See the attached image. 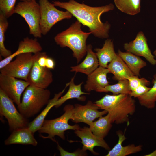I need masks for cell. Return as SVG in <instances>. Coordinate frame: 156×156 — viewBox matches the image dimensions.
I'll use <instances>...</instances> for the list:
<instances>
[{
	"label": "cell",
	"mask_w": 156,
	"mask_h": 156,
	"mask_svg": "<svg viewBox=\"0 0 156 156\" xmlns=\"http://www.w3.org/2000/svg\"><path fill=\"white\" fill-rule=\"evenodd\" d=\"M53 3L55 6L70 12L81 24L88 27L89 31L95 37L101 38L109 37L110 24L107 21L103 23L100 17L103 14L114 9L112 4L93 7L83 3H79L75 0H69L66 2L54 1Z\"/></svg>",
	"instance_id": "obj_1"
},
{
	"label": "cell",
	"mask_w": 156,
	"mask_h": 156,
	"mask_svg": "<svg viewBox=\"0 0 156 156\" xmlns=\"http://www.w3.org/2000/svg\"><path fill=\"white\" fill-rule=\"evenodd\" d=\"M135 101L129 94H106L95 102L99 109L107 111L112 123L117 124L127 122L129 117L136 110Z\"/></svg>",
	"instance_id": "obj_2"
},
{
	"label": "cell",
	"mask_w": 156,
	"mask_h": 156,
	"mask_svg": "<svg viewBox=\"0 0 156 156\" xmlns=\"http://www.w3.org/2000/svg\"><path fill=\"white\" fill-rule=\"evenodd\" d=\"M81 23L76 21L67 29L54 37L55 42L61 47H67L72 51L73 55L79 63L87 53L86 41L91 32H85L81 29Z\"/></svg>",
	"instance_id": "obj_3"
},
{
	"label": "cell",
	"mask_w": 156,
	"mask_h": 156,
	"mask_svg": "<svg viewBox=\"0 0 156 156\" xmlns=\"http://www.w3.org/2000/svg\"><path fill=\"white\" fill-rule=\"evenodd\" d=\"M51 95L50 91L29 85L24 92L20 104L17 106L20 112L28 118L37 114L48 103Z\"/></svg>",
	"instance_id": "obj_4"
},
{
	"label": "cell",
	"mask_w": 156,
	"mask_h": 156,
	"mask_svg": "<svg viewBox=\"0 0 156 156\" xmlns=\"http://www.w3.org/2000/svg\"><path fill=\"white\" fill-rule=\"evenodd\" d=\"M74 106L68 104L64 108V113L60 117L52 120H45L42 126L38 131L40 133H47L48 135L40 136L44 138H48L57 142L54 138L57 136L63 140L65 139V131L67 130H76L80 127L77 124L71 125L68 124V121L72 118Z\"/></svg>",
	"instance_id": "obj_5"
},
{
	"label": "cell",
	"mask_w": 156,
	"mask_h": 156,
	"mask_svg": "<svg viewBox=\"0 0 156 156\" xmlns=\"http://www.w3.org/2000/svg\"><path fill=\"white\" fill-rule=\"evenodd\" d=\"M40 11V28L42 34L45 35L58 22L69 19L73 16L69 11L59 10L48 0H39Z\"/></svg>",
	"instance_id": "obj_6"
},
{
	"label": "cell",
	"mask_w": 156,
	"mask_h": 156,
	"mask_svg": "<svg viewBox=\"0 0 156 156\" xmlns=\"http://www.w3.org/2000/svg\"><path fill=\"white\" fill-rule=\"evenodd\" d=\"M14 13L19 15L24 19L28 25L30 34L36 38L41 37L40 7L36 1H21L15 6Z\"/></svg>",
	"instance_id": "obj_7"
},
{
	"label": "cell",
	"mask_w": 156,
	"mask_h": 156,
	"mask_svg": "<svg viewBox=\"0 0 156 156\" xmlns=\"http://www.w3.org/2000/svg\"><path fill=\"white\" fill-rule=\"evenodd\" d=\"M37 53H27L17 56L15 60L0 69L1 73L27 81Z\"/></svg>",
	"instance_id": "obj_8"
},
{
	"label": "cell",
	"mask_w": 156,
	"mask_h": 156,
	"mask_svg": "<svg viewBox=\"0 0 156 156\" xmlns=\"http://www.w3.org/2000/svg\"><path fill=\"white\" fill-rule=\"evenodd\" d=\"M14 102L0 89V114L7 119L10 130L28 127L29 122L16 109Z\"/></svg>",
	"instance_id": "obj_9"
},
{
	"label": "cell",
	"mask_w": 156,
	"mask_h": 156,
	"mask_svg": "<svg viewBox=\"0 0 156 156\" xmlns=\"http://www.w3.org/2000/svg\"><path fill=\"white\" fill-rule=\"evenodd\" d=\"M29 85L27 81L0 74V89L17 106L21 102L22 93Z\"/></svg>",
	"instance_id": "obj_10"
},
{
	"label": "cell",
	"mask_w": 156,
	"mask_h": 156,
	"mask_svg": "<svg viewBox=\"0 0 156 156\" xmlns=\"http://www.w3.org/2000/svg\"><path fill=\"white\" fill-rule=\"evenodd\" d=\"M95 103L88 101L86 105H75L71 120L76 123L83 122L89 125L96 118L107 113V111H100Z\"/></svg>",
	"instance_id": "obj_11"
},
{
	"label": "cell",
	"mask_w": 156,
	"mask_h": 156,
	"mask_svg": "<svg viewBox=\"0 0 156 156\" xmlns=\"http://www.w3.org/2000/svg\"><path fill=\"white\" fill-rule=\"evenodd\" d=\"M44 52L37 53V56L28 75L27 81L29 85L44 89H47L53 81V74L49 69L42 67L38 64L37 61Z\"/></svg>",
	"instance_id": "obj_12"
},
{
	"label": "cell",
	"mask_w": 156,
	"mask_h": 156,
	"mask_svg": "<svg viewBox=\"0 0 156 156\" xmlns=\"http://www.w3.org/2000/svg\"><path fill=\"white\" fill-rule=\"evenodd\" d=\"M124 48L126 52L143 57L151 64H156L155 57L152 54L148 46L147 40L142 32H139L133 40L125 43Z\"/></svg>",
	"instance_id": "obj_13"
},
{
	"label": "cell",
	"mask_w": 156,
	"mask_h": 156,
	"mask_svg": "<svg viewBox=\"0 0 156 156\" xmlns=\"http://www.w3.org/2000/svg\"><path fill=\"white\" fill-rule=\"evenodd\" d=\"M75 133L77 136L81 138L83 145L82 149L85 151L89 150L95 155H98L99 153L94 151V148L100 146L107 150H110L108 145L104 138L98 137L94 135L89 127L85 126L80 128L75 131Z\"/></svg>",
	"instance_id": "obj_14"
},
{
	"label": "cell",
	"mask_w": 156,
	"mask_h": 156,
	"mask_svg": "<svg viewBox=\"0 0 156 156\" xmlns=\"http://www.w3.org/2000/svg\"><path fill=\"white\" fill-rule=\"evenodd\" d=\"M42 48L36 38H30L26 37L20 41L17 49L9 57L2 60L0 61L1 69L17 56L23 53H33L40 52Z\"/></svg>",
	"instance_id": "obj_15"
},
{
	"label": "cell",
	"mask_w": 156,
	"mask_h": 156,
	"mask_svg": "<svg viewBox=\"0 0 156 156\" xmlns=\"http://www.w3.org/2000/svg\"><path fill=\"white\" fill-rule=\"evenodd\" d=\"M109 73L108 69L99 66L94 71L88 75L84 88L86 91H96L100 88H104L109 85L107 75Z\"/></svg>",
	"instance_id": "obj_16"
},
{
	"label": "cell",
	"mask_w": 156,
	"mask_h": 156,
	"mask_svg": "<svg viewBox=\"0 0 156 156\" xmlns=\"http://www.w3.org/2000/svg\"><path fill=\"white\" fill-rule=\"evenodd\" d=\"M5 145L13 144L30 145L36 146L38 142L34 136V133L28 127L14 130L4 141Z\"/></svg>",
	"instance_id": "obj_17"
},
{
	"label": "cell",
	"mask_w": 156,
	"mask_h": 156,
	"mask_svg": "<svg viewBox=\"0 0 156 156\" xmlns=\"http://www.w3.org/2000/svg\"><path fill=\"white\" fill-rule=\"evenodd\" d=\"M87 55L83 61L79 64L71 67L70 71L80 72L88 75L94 71L99 66L96 53L92 50L90 44L87 45Z\"/></svg>",
	"instance_id": "obj_18"
},
{
	"label": "cell",
	"mask_w": 156,
	"mask_h": 156,
	"mask_svg": "<svg viewBox=\"0 0 156 156\" xmlns=\"http://www.w3.org/2000/svg\"><path fill=\"white\" fill-rule=\"evenodd\" d=\"M118 137L117 143L111 150H109L106 156H126L139 152L142 149L141 145L135 146L131 144L123 146V142L126 139L125 133L120 131L117 132Z\"/></svg>",
	"instance_id": "obj_19"
},
{
	"label": "cell",
	"mask_w": 156,
	"mask_h": 156,
	"mask_svg": "<svg viewBox=\"0 0 156 156\" xmlns=\"http://www.w3.org/2000/svg\"><path fill=\"white\" fill-rule=\"evenodd\" d=\"M109 73L114 75L113 78L118 81L127 79L129 77L134 75L125 63L118 54L108 65Z\"/></svg>",
	"instance_id": "obj_20"
},
{
	"label": "cell",
	"mask_w": 156,
	"mask_h": 156,
	"mask_svg": "<svg viewBox=\"0 0 156 156\" xmlns=\"http://www.w3.org/2000/svg\"><path fill=\"white\" fill-rule=\"evenodd\" d=\"M97 57L99 66L107 68L108 64L114 59L117 54L115 53L113 41L107 39L101 48L95 49Z\"/></svg>",
	"instance_id": "obj_21"
},
{
	"label": "cell",
	"mask_w": 156,
	"mask_h": 156,
	"mask_svg": "<svg viewBox=\"0 0 156 156\" xmlns=\"http://www.w3.org/2000/svg\"><path fill=\"white\" fill-rule=\"evenodd\" d=\"M68 86L69 83H68L61 92L55 94L54 97L49 100L45 109L32 121L29 122L28 127L34 133L38 131L41 127L47 114L51 109L55 106L56 102Z\"/></svg>",
	"instance_id": "obj_22"
},
{
	"label": "cell",
	"mask_w": 156,
	"mask_h": 156,
	"mask_svg": "<svg viewBox=\"0 0 156 156\" xmlns=\"http://www.w3.org/2000/svg\"><path fill=\"white\" fill-rule=\"evenodd\" d=\"M118 54L134 75L140 76V70L146 66V63L145 61L138 56L127 52H123L118 50Z\"/></svg>",
	"instance_id": "obj_23"
},
{
	"label": "cell",
	"mask_w": 156,
	"mask_h": 156,
	"mask_svg": "<svg viewBox=\"0 0 156 156\" xmlns=\"http://www.w3.org/2000/svg\"><path fill=\"white\" fill-rule=\"evenodd\" d=\"M75 76L72 78L69 82V89L66 93L63 96L59 98L55 103L54 107L58 108L60 106L67 100L73 98H76L79 100L84 101L86 98L84 96H81L83 94H89V93L85 92L82 91L81 86L83 82L78 85H76L74 82Z\"/></svg>",
	"instance_id": "obj_24"
},
{
	"label": "cell",
	"mask_w": 156,
	"mask_h": 156,
	"mask_svg": "<svg viewBox=\"0 0 156 156\" xmlns=\"http://www.w3.org/2000/svg\"><path fill=\"white\" fill-rule=\"evenodd\" d=\"M112 123L109 115L101 116L96 121L93 122L89 125L92 133L96 136L104 138L108 134Z\"/></svg>",
	"instance_id": "obj_25"
},
{
	"label": "cell",
	"mask_w": 156,
	"mask_h": 156,
	"mask_svg": "<svg viewBox=\"0 0 156 156\" xmlns=\"http://www.w3.org/2000/svg\"><path fill=\"white\" fill-rule=\"evenodd\" d=\"M116 7L121 11L130 15H135L140 11V0H114Z\"/></svg>",
	"instance_id": "obj_26"
},
{
	"label": "cell",
	"mask_w": 156,
	"mask_h": 156,
	"mask_svg": "<svg viewBox=\"0 0 156 156\" xmlns=\"http://www.w3.org/2000/svg\"><path fill=\"white\" fill-rule=\"evenodd\" d=\"M97 92H110L113 95L121 94H130L131 92L129 82L127 79L118 81L116 84L108 85L104 88H100L96 91Z\"/></svg>",
	"instance_id": "obj_27"
},
{
	"label": "cell",
	"mask_w": 156,
	"mask_h": 156,
	"mask_svg": "<svg viewBox=\"0 0 156 156\" xmlns=\"http://www.w3.org/2000/svg\"><path fill=\"white\" fill-rule=\"evenodd\" d=\"M153 86L144 95L137 98L140 104L148 109L154 108L156 102V74L153 76Z\"/></svg>",
	"instance_id": "obj_28"
},
{
	"label": "cell",
	"mask_w": 156,
	"mask_h": 156,
	"mask_svg": "<svg viewBox=\"0 0 156 156\" xmlns=\"http://www.w3.org/2000/svg\"><path fill=\"white\" fill-rule=\"evenodd\" d=\"M7 18L0 12V55L6 58L12 54L11 51L7 49L5 46V33L9 25Z\"/></svg>",
	"instance_id": "obj_29"
},
{
	"label": "cell",
	"mask_w": 156,
	"mask_h": 156,
	"mask_svg": "<svg viewBox=\"0 0 156 156\" xmlns=\"http://www.w3.org/2000/svg\"><path fill=\"white\" fill-rule=\"evenodd\" d=\"M16 0H0V12L8 18L14 13Z\"/></svg>",
	"instance_id": "obj_30"
},
{
	"label": "cell",
	"mask_w": 156,
	"mask_h": 156,
	"mask_svg": "<svg viewBox=\"0 0 156 156\" xmlns=\"http://www.w3.org/2000/svg\"><path fill=\"white\" fill-rule=\"evenodd\" d=\"M129 82V86L131 91L141 85L148 86L150 82L144 78H139L138 76L134 75L129 77L127 78Z\"/></svg>",
	"instance_id": "obj_31"
},
{
	"label": "cell",
	"mask_w": 156,
	"mask_h": 156,
	"mask_svg": "<svg viewBox=\"0 0 156 156\" xmlns=\"http://www.w3.org/2000/svg\"><path fill=\"white\" fill-rule=\"evenodd\" d=\"M57 148L61 156H84L87 155L86 151L78 149L72 152H68L62 148L57 143Z\"/></svg>",
	"instance_id": "obj_32"
},
{
	"label": "cell",
	"mask_w": 156,
	"mask_h": 156,
	"mask_svg": "<svg viewBox=\"0 0 156 156\" xmlns=\"http://www.w3.org/2000/svg\"><path fill=\"white\" fill-rule=\"evenodd\" d=\"M150 88L145 85H141L131 91L129 95L132 97L138 98L144 94Z\"/></svg>",
	"instance_id": "obj_33"
},
{
	"label": "cell",
	"mask_w": 156,
	"mask_h": 156,
	"mask_svg": "<svg viewBox=\"0 0 156 156\" xmlns=\"http://www.w3.org/2000/svg\"><path fill=\"white\" fill-rule=\"evenodd\" d=\"M46 67L49 69H54L55 66V62L52 58L47 57L46 62Z\"/></svg>",
	"instance_id": "obj_34"
},
{
	"label": "cell",
	"mask_w": 156,
	"mask_h": 156,
	"mask_svg": "<svg viewBox=\"0 0 156 156\" xmlns=\"http://www.w3.org/2000/svg\"><path fill=\"white\" fill-rule=\"evenodd\" d=\"M48 56L46 53L44 52L43 54L39 58L37 62L38 64L42 67H46V62L47 57Z\"/></svg>",
	"instance_id": "obj_35"
},
{
	"label": "cell",
	"mask_w": 156,
	"mask_h": 156,
	"mask_svg": "<svg viewBox=\"0 0 156 156\" xmlns=\"http://www.w3.org/2000/svg\"><path fill=\"white\" fill-rule=\"evenodd\" d=\"M145 156H156V149L152 152L147 155H145Z\"/></svg>",
	"instance_id": "obj_36"
},
{
	"label": "cell",
	"mask_w": 156,
	"mask_h": 156,
	"mask_svg": "<svg viewBox=\"0 0 156 156\" xmlns=\"http://www.w3.org/2000/svg\"><path fill=\"white\" fill-rule=\"evenodd\" d=\"M21 1H36V0H18Z\"/></svg>",
	"instance_id": "obj_37"
},
{
	"label": "cell",
	"mask_w": 156,
	"mask_h": 156,
	"mask_svg": "<svg viewBox=\"0 0 156 156\" xmlns=\"http://www.w3.org/2000/svg\"><path fill=\"white\" fill-rule=\"evenodd\" d=\"M154 55L156 57V49L153 52Z\"/></svg>",
	"instance_id": "obj_38"
}]
</instances>
